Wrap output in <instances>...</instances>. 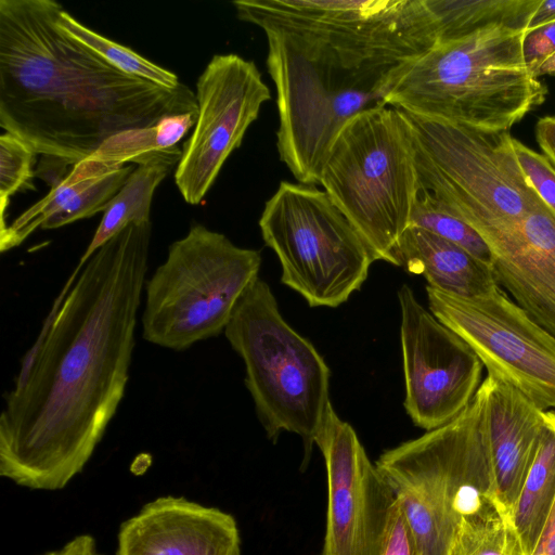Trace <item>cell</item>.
<instances>
[{
  "label": "cell",
  "instance_id": "34",
  "mask_svg": "<svg viewBox=\"0 0 555 555\" xmlns=\"http://www.w3.org/2000/svg\"><path fill=\"white\" fill-rule=\"evenodd\" d=\"M535 139L542 154L555 167V116H544L538 119Z\"/></svg>",
  "mask_w": 555,
  "mask_h": 555
},
{
  "label": "cell",
  "instance_id": "29",
  "mask_svg": "<svg viewBox=\"0 0 555 555\" xmlns=\"http://www.w3.org/2000/svg\"><path fill=\"white\" fill-rule=\"evenodd\" d=\"M36 155L16 135L5 131L0 135V230L7 227L5 210L10 197L22 190L34 189L31 179L35 177Z\"/></svg>",
  "mask_w": 555,
  "mask_h": 555
},
{
  "label": "cell",
  "instance_id": "30",
  "mask_svg": "<svg viewBox=\"0 0 555 555\" xmlns=\"http://www.w3.org/2000/svg\"><path fill=\"white\" fill-rule=\"evenodd\" d=\"M518 164L540 198L555 212V167L543 155L513 139Z\"/></svg>",
  "mask_w": 555,
  "mask_h": 555
},
{
  "label": "cell",
  "instance_id": "21",
  "mask_svg": "<svg viewBox=\"0 0 555 555\" xmlns=\"http://www.w3.org/2000/svg\"><path fill=\"white\" fill-rule=\"evenodd\" d=\"M555 504V411H545L539 446L511 513L525 555H531Z\"/></svg>",
  "mask_w": 555,
  "mask_h": 555
},
{
  "label": "cell",
  "instance_id": "22",
  "mask_svg": "<svg viewBox=\"0 0 555 555\" xmlns=\"http://www.w3.org/2000/svg\"><path fill=\"white\" fill-rule=\"evenodd\" d=\"M540 0H426L439 42L492 28L527 30Z\"/></svg>",
  "mask_w": 555,
  "mask_h": 555
},
{
  "label": "cell",
  "instance_id": "24",
  "mask_svg": "<svg viewBox=\"0 0 555 555\" xmlns=\"http://www.w3.org/2000/svg\"><path fill=\"white\" fill-rule=\"evenodd\" d=\"M114 169L116 168L92 156L76 164L65 179L51 189L42 199L0 230V250L7 251L21 245L35 230L41 228L47 219Z\"/></svg>",
  "mask_w": 555,
  "mask_h": 555
},
{
  "label": "cell",
  "instance_id": "12",
  "mask_svg": "<svg viewBox=\"0 0 555 555\" xmlns=\"http://www.w3.org/2000/svg\"><path fill=\"white\" fill-rule=\"evenodd\" d=\"M426 294L431 313L469 345L489 375L555 411V338L524 309L499 287L462 297L427 285Z\"/></svg>",
  "mask_w": 555,
  "mask_h": 555
},
{
  "label": "cell",
  "instance_id": "3",
  "mask_svg": "<svg viewBox=\"0 0 555 555\" xmlns=\"http://www.w3.org/2000/svg\"><path fill=\"white\" fill-rule=\"evenodd\" d=\"M267 69L274 82L280 159L302 184H320L323 164L343 127L387 105L411 63L367 60L312 36L264 29Z\"/></svg>",
  "mask_w": 555,
  "mask_h": 555
},
{
  "label": "cell",
  "instance_id": "37",
  "mask_svg": "<svg viewBox=\"0 0 555 555\" xmlns=\"http://www.w3.org/2000/svg\"><path fill=\"white\" fill-rule=\"evenodd\" d=\"M555 21V0H540L533 15L530 18L527 30L538 28Z\"/></svg>",
  "mask_w": 555,
  "mask_h": 555
},
{
  "label": "cell",
  "instance_id": "32",
  "mask_svg": "<svg viewBox=\"0 0 555 555\" xmlns=\"http://www.w3.org/2000/svg\"><path fill=\"white\" fill-rule=\"evenodd\" d=\"M380 555H417L412 528L397 499L390 512Z\"/></svg>",
  "mask_w": 555,
  "mask_h": 555
},
{
  "label": "cell",
  "instance_id": "20",
  "mask_svg": "<svg viewBox=\"0 0 555 555\" xmlns=\"http://www.w3.org/2000/svg\"><path fill=\"white\" fill-rule=\"evenodd\" d=\"M182 150L177 145L158 152L150 162L139 165L114 196L104 211L78 266L88 259L107 241L131 223L151 222L150 211L154 192L159 183L177 167Z\"/></svg>",
  "mask_w": 555,
  "mask_h": 555
},
{
  "label": "cell",
  "instance_id": "27",
  "mask_svg": "<svg viewBox=\"0 0 555 555\" xmlns=\"http://www.w3.org/2000/svg\"><path fill=\"white\" fill-rule=\"evenodd\" d=\"M410 225L441 236L477 258L491 263L490 248L480 234L425 191H420Z\"/></svg>",
  "mask_w": 555,
  "mask_h": 555
},
{
  "label": "cell",
  "instance_id": "18",
  "mask_svg": "<svg viewBox=\"0 0 555 555\" xmlns=\"http://www.w3.org/2000/svg\"><path fill=\"white\" fill-rule=\"evenodd\" d=\"M481 386L495 495L502 512L511 517L539 446L545 411L494 375L487 374Z\"/></svg>",
  "mask_w": 555,
  "mask_h": 555
},
{
  "label": "cell",
  "instance_id": "9",
  "mask_svg": "<svg viewBox=\"0 0 555 555\" xmlns=\"http://www.w3.org/2000/svg\"><path fill=\"white\" fill-rule=\"evenodd\" d=\"M259 250L194 224L168 247L166 260L145 282L142 336L182 351L224 332L236 305L259 278Z\"/></svg>",
  "mask_w": 555,
  "mask_h": 555
},
{
  "label": "cell",
  "instance_id": "15",
  "mask_svg": "<svg viewBox=\"0 0 555 555\" xmlns=\"http://www.w3.org/2000/svg\"><path fill=\"white\" fill-rule=\"evenodd\" d=\"M314 443L327 478V514L322 555H380L396 495L370 461L352 426L326 408Z\"/></svg>",
  "mask_w": 555,
  "mask_h": 555
},
{
  "label": "cell",
  "instance_id": "31",
  "mask_svg": "<svg viewBox=\"0 0 555 555\" xmlns=\"http://www.w3.org/2000/svg\"><path fill=\"white\" fill-rule=\"evenodd\" d=\"M81 271L80 267H76L69 278L67 279L66 283L62 287V291L57 295V297L54 299L53 305L42 324V327L39 332V335L36 339V341L31 345V347L26 351L25 356L22 359L21 369L20 372L15 378V384L13 390H20L25 386V384L28 380V377L30 375V372L39 358L41 350L50 335V332L54 325V322L57 318V314L64 304V300L66 296L68 295L70 288L73 287L76 279L79 275V272Z\"/></svg>",
  "mask_w": 555,
  "mask_h": 555
},
{
  "label": "cell",
  "instance_id": "1",
  "mask_svg": "<svg viewBox=\"0 0 555 555\" xmlns=\"http://www.w3.org/2000/svg\"><path fill=\"white\" fill-rule=\"evenodd\" d=\"M151 233L129 224L81 268L27 383L5 395L1 476L57 490L91 457L129 379Z\"/></svg>",
  "mask_w": 555,
  "mask_h": 555
},
{
  "label": "cell",
  "instance_id": "23",
  "mask_svg": "<svg viewBox=\"0 0 555 555\" xmlns=\"http://www.w3.org/2000/svg\"><path fill=\"white\" fill-rule=\"evenodd\" d=\"M197 118L198 113L172 115L150 127L118 132L104 141L91 156L114 168L128 163L145 164L158 152L176 146L196 125Z\"/></svg>",
  "mask_w": 555,
  "mask_h": 555
},
{
  "label": "cell",
  "instance_id": "14",
  "mask_svg": "<svg viewBox=\"0 0 555 555\" xmlns=\"http://www.w3.org/2000/svg\"><path fill=\"white\" fill-rule=\"evenodd\" d=\"M404 409L426 431L455 418L473 400L483 365L450 327L424 308L408 285L398 291Z\"/></svg>",
  "mask_w": 555,
  "mask_h": 555
},
{
  "label": "cell",
  "instance_id": "26",
  "mask_svg": "<svg viewBox=\"0 0 555 555\" xmlns=\"http://www.w3.org/2000/svg\"><path fill=\"white\" fill-rule=\"evenodd\" d=\"M449 555H525L509 516L494 513L465 520Z\"/></svg>",
  "mask_w": 555,
  "mask_h": 555
},
{
  "label": "cell",
  "instance_id": "8",
  "mask_svg": "<svg viewBox=\"0 0 555 555\" xmlns=\"http://www.w3.org/2000/svg\"><path fill=\"white\" fill-rule=\"evenodd\" d=\"M223 333L245 364V385L268 438L299 435L309 456L331 403V371L322 356L284 320L260 278L242 296Z\"/></svg>",
  "mask_w": 555,
  "mask_h": 555
},
{
  "label": "cell",
  "instance_id": "16",
  "mask_svg": "<svg viewBox=\"0 0 555 555\" xmlns=\"http://www.w3.org/2000/svg\"><path fill=\"white\" fill-rule=\"evenodd\" d=\"M480 236L498 284L555 338V212L543 203L520 221Z\"/></svg>",
  "mask_w": 555,
  "mask_h": 555
},
{
  "label": "cell",
  "instance_id": "33",
  "mask_svg": "<svg viewBox=\"0 0 555 555\" xmlns=\"http://www.w3.org/2000/svg\"><path fill=\"white\" fill-rule=\"evenodd\" d=\"M555 53V21L534 29L526 30L522 54L528 68L534 70Z\"/></svg>",
  "mask_w": 555,
  "mask_h": 555
},
{
  "label": "cell",
  "instance_id": "11",
  "mask_svg": "<svg viewBox=\"0 0 555 555\" xmlns=\"http://www.w3.org/2000/svg\"><path fill=\"white\" fill-rule=\"evenodd\" d=\"M238 20L321 39L363 59L406 62L439 41L426 0H236Z\"/></svg>",
  "mask_w": 555,
  "mask_h": 555
},
{
  "label": "cell",
  "instance_id": "6",
  "mask_svg": "<svg viewBox=\"0 0 555 555\" xmlns=\"http://www.w3.org/2000/svg\"><path fill=\"white\" fill-rule=\"evenodd\" d=\"M320 184L375 260L391 263L421 191L412 133L402 112L385 105L351 118L330 149Z\"/></svg>",
  "mask_w": 555,
  "mask_h": 555
},
{
  "label": "cell",
  "instance_id": "19",
  "mask_svg": "<svg viewBox=\"0 0 555 555\" xmlns=\"http://www.w3.org/2000/svg\"><path fill=\"white\" fill-rule=\"evenodd\" d=\"M391 264L424 276L430 287L462 297L481 296L499 287L491 263L413 225L395 245Z\"/></svg>",
  "mask_w": 555,
  "mask_h": 555
},
{
  "label": "cell",
  "instance_id": "5",
  "mask_svg": "<svg viewBox=\"0 0 555 555\" xmlns=\"http://www.w3.org/2000/svg\"><path fill=\"white\" fill-rule=\"evenodd\" d=\"M524 30L487 28L416 57L387 105L481 129L508 131L542 105L547 87L525 63Z\"/></svg>",
  "mask_w": 555,
  "mask_h": 555
},
{
  "label": "cell",
  "instance_id": "36",
  "mask_svg": "<svg viewBox=\"0 0 555 555\" xmlns=\"http://www.w3.org/2000/svg\"><path fill=\"white\" fill-rule=\"evenodd\" d=\"M531 555H555V504Z\"/></svg>",
  "mask_w": 555,
  "mask_h": 555
},
{
  "label": "cell",
  "instance_id": "13",
  "mask_svg": "<svg viewBox=\"0 0 555 555\" xmlns=\"http://www.w3.org/2000/svg\"><path fill=\"white\" fill-rule=\"evenodd\" d=\"M195 94L198 118L175 170L176 185L191 205L202 202L271 99L256 64L234 53L211 57L196 81Z\"/></svg>",
  "mask_w": 555,
  "mask_h": 555
},
{
  "label": "cell",
  "instance_id": "2",
  "mask_svg": "<svg viewBox=\"0 0 555 555\" xmlns=\"http://www.w3.org/2000/svg\"><path fill=\"white\" fill-rule=\"evenodd\" d=\"M54 0H0V126L73 167L109 137L198 113L184 83L127 75L57 24Z\"/></svg>",
  "mask_w": 555,
  "mask_h": 555
},
{
  "label": "cell",
  "instance_id": "35",
  "mask_svg": "<svg viewBox=\"0 0 555 555\" xmlns=\"http://www.w3.org/2000/svg\"><path fill=\"white\" fill-rule=\"evenodd\" d=\"M44 555H101L96 551L94 539L91 535L83 534L74 538L61 550L47 553Z\"/></svg>",
  "mask_w": 555,
  "mask_h": 555
},
{
  "label": "cell",
  "instance_id": "25",
  "mask_svg": "<svg viewBox=\"0 0 555 555\" xmlns=\"http://www.w3.org/2000/svg\"><path fill=\"white\" fill-rule=\"evenodd\" d=\"M57 24L70 36L81 41L127 75L145 79L168 89H175L182 83L175 73L152 63L130 48L124 47L88 28L64 9L57 17Z\"/></svg>",
  "mask_w": 555,
  "mask_h": 555
},
{
  "label": "cell",
  "instance_id": "10",
  "mask_svg": "<svg viewBox=\"0 0 555 555\" xmlns=\"http://www.w3.org/2000/svg\"><path fill=\"white\" fill-rule=\"evenodd\" d=\"M259 228L280 261L281 282L310 307L347 301L376 261L328 194L314 185L282 181L264 204Z\"/></svg>",
  "mask_w": 555,
  "mask_h": 555
},
{
  "label": "cell",
  "instance_id": "7",
  "mask_svg": "<svg viewBox=\"0 0 555 555\" xmlns=\"http://www.w3.org/2000/svg\"><path fill=\"white\" fill-rule=\"evenodd\" d=\"M400 111L411 129L421 191L480 235L544 203L518 164L509 131Z\"/></svg>",
  "mask_w": 555,
  "mask_h": 555
},
{
  "label": "cell",
  "instance_id": "17",
  "mask_svg": "<svg viewBox=\"0 0 555 555\" xmlns=\"http://www.w3.org/2000/svg\"><path fill=\"white\" fill-rule=\"evenodd\" d=\"M116 555H240V534L228 513L163 496L121 525Z\"/></svg>",
  "mask_w": 555,
  "mask_h": 555
},
{
  "label": "cell",
  "instance_id": "28",
  "mask_svg": "<svg viewBox=\"0 0 555 555\" xmlns=\"http://www.w3.org/2000/svg\"><path fill=\"white\" fill-rule=\"evenodd\" d=\"M133 170V166L126 165L109 171L77 195L63 209L47 219L40 229H56L80 219L90 218L100 211H105Z\"/></svg>",
  "mask_w": 555,
  "mask_h": 555
},
{
  "label": "cell",
  "instance_id": "4",
  "mask_svg": "<svg viewBox=\"0 0 555 555\" xmlns=\"http://www.w3.org/2000/svg\"><path fill=\"white\" fill-rule=\"evenodd\" d=\"M375 465L402 506L417 555H449L463 521L504 514L495 495L481 384L455 418L386 450Z\"/></svg>",
  "mask_w": 555,
  "mask_h": 555
},
{
  "label": "cell",
  "instance_id": "38",
  "mask_svg": "<svg viewBox=\"0 0 555 555\" xmlns=\"http://www.w3.org/2000/svg\"><path fill=\"white\" fill-rule=\"evenodd\" d=\"M538 78L548 75L555 76V53L547 57L533 73Z\"/></svg>",
  "mask_w": 555,
  "mask_h": 555
}]
</instances>
